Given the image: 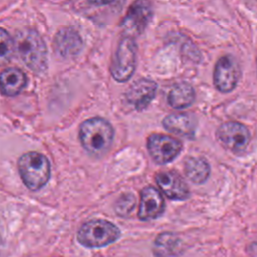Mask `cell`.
<instances>
[{
	"label": "cell",
	"mask_w": 257,
	"mask_h": 257,
	"mask_svg": "<svg viewBox=\"0 0 257 257\" xmlns=\"http://www.w3.org/2000/svg\"><path fill=\"white\" fill-rule=\"evenodd\" d=\"M15 49L23 62L35 73H41L47 67V49L41 35L32 28H23L16 32Z\"/></svg>",
	"instance_id": "cell-1"
},
{
	"label": "cell",
	"mask_w": 257,
	"mask_h": 257,
	"mask_svg": "<svg viewBox=\"0 0 257 257\" xmlns=\"http://www.w3.org/2000/svg\"><path fill=\"white\" fill-rule=\"evenodd\" d=\"M111 124L102 117H92L84 120L79 127V140L86 152L91 155H101L111 145L113 139Z\"/></svg>",
	"instance_id": "cell-2"
},
{
	"label": "cell",
	"mask_w": 257,
	"mask_h": 257,
	"mask_svg": "<svg viewBox=\"0 0 257 257\" xmlns=\"http://www.w3.org/2000/svg\"><path fill=\"white\" fill-rule=\"evenodd\" d=\"M18 170L23 183L31 191L41 189L50 178L49 161L40 153L23 154L18 160Z\"/></svg>",
	"instance_id": "cell-3"
},
{
	"label": "cell",
	"mask_w": 257,
	"mask_h": 257,
	"mask_svg": "<svg viewBox=\"0 0 257 257\" xmlns=\"http://www.w3.org/2000/svg\"><path fill=\"white\" fill-rule=\"evenodd\" d=\"M119 229L106 220L93 219L85 222L77 232V241L87 248H100L115 242Z\"/></svg>",
	"instance_id": "cell-4"
},
{
	"label": "cell",
	"mask_w": 257,
	"mask_h": 257,
	"mask_svg": "<svg viewBox=\"0 0 257 257\" xmlns=\"http://www.w3.org/2000/svg\"><path fill=\"white\" fill-rule=\"evenodd\" d=\"M137 45L134 38L123 36L116 47L110 65V73L118 82H124L131 78L136 68Z\"/></svg>",
	"instance_id": "cell-5"
},
{
	"label": "cell",
	"mask_w": 257,
	"mask_h": 257,
	"mask_svg": "<svg viewBox=\"0 0 257 257\" xmlns=\"http://www.w3.org/2000/svg\"><path fill=\"white\" fill-rule=\"evenodd\" d=\"M241 69L238 61L232 55L221 56L214 68V85L223 93L232 91L238 84Z\"/></svg>",
	"instance_id": "cell-6"
},
{
	"label": "cell",
	"mask_w": 257,
	"mask_h": 257,
	"mask_svg": "<svg viewBox=\"0 0 257 257\" xmlns=\"http://www.w3.org/2000/svg\"><path fill=\"white\" fill-rule=\"evenodd\" d=\"M183 149L182 143L176 138L153 134L148 139V150L153 160L160 165H165L174 161Z\"/></svg>",
	"instance_id": "cell-7"
},
{
	"label": "cell",
	"mask_w": 257,
	"mask_h": 257,
	"mask_svg": "<svg viewBox=\"0 0 257 257\" xmlns=\"http://www.w3.org/2000/svg\"><path fill=\"white\" fill-rule=\"evenodd\" d=\"M220 143L228 150L234 153L244 151L250 141V132L248 127L238 121L223 122L216 132Z\"/></svg>",
	"instance_id": "cell-8"
},
{
	"label": "cell",
	"mask_w": 257,
	"mask_h": 257,
	"mask_svg": "<svg viewBox=\"0 0 257 257\" xmlns=\"http://www.w3.org/2000/svg\"><path fill=\"white\" fill-rule=\"evenodd\" d=\"M152 15L153 9L149 2H134L130 6L121 22V27L123 28L124 36L134 38L135 36L140 35L147 27L148 23L152 18Z\"/></svg>",
	"instance_id": "cell-9"
},
{
	"label": "cell",
	"mask_w": 257,
	"mask_h": 257,
	"mask_svg": "<svg viewBox=\"0 0 257 257\" xmlns=\"http://www.w3.org/2000/svg\"><path fill=\"white\" fill-rule=\"evenodd\" d=\"M156 182L161 191L171 200L185 201L190 197V189L185 180L175 171L157 174Z\"/></svg>",
	"instance_id": "cell-10"
},
{
	"label": "cell",
	"mask_w": 257,
	"mask_h": 257,
	"mask_svg": "<svg viewBox=\"0 0 257 257\" xmlns=\"http://www.w3.org/2000/svg\"><path fill=\"white\" fill-rule=\"evenodd\" d=\"M157 88V83L152 79H138L126 90L125 99L135 109L143 110L154 99Z\"/></svg>",
	"instance_id": "cell-11"
},
{
	"label": "cell",
	"mask_w": 257,
	"mask_h": 257,
	"mask_svg": "<svg viewBox=\"0 0 257 257\" xmlns=\"http://www.w3.org/2000/svg\"><path fill=\"white\" fill-rule=\"evenodd\" d=\"M165 211V200L154 187H146L141 192V202L138 216L142 221H151L159 218Z\"/></svg>",
	"instance_id": "cell-12"
},
{
	"label": "cell",
	"mask_w": 257,
	"mask_h": 257,
	"mask_svg": "<svg viewBox=\"0 0 257 257\" xmlns=\"http://www.w3.org/2000/svg\"><path fill=\"white\" fill-rule=\"evenodd\" d=\"M54 48L57 54L64 58L75 56L82 48L81 37L74 28L62 27L55 35Z\"/></svg>",
	"instance_id": "cell-13"
},
{
	"label": "cell",
	"mask_w": 257,
	"mask_h": 257,
	"mask_svg": "<svg viewBox=\"0 0 257 257\" xmlns=\"http://www.w3.org/2000/svg\"><path fill=\"white\" fill-rule=\"evenodd\" d=\"M164 127L173 134L182 137H193L196 131V119L190 113H171L163 119Z\"/></svg>",
	"instance_id": "cell-14"
},
{
	"label": "cell",
	"mask_w": 257,
	"mask_h": 257,
	"mask_svg": "<svg viewBox=\"0 0 257 257\" xmlns=\"http://www.w3.org/2000/svg\"><path fill=\"white\" fill-rule=\"evenodd\" d=\"M25 73L17 67H7L0 73V92L6 96L17 95L26 85Z\"/></svg>",
	"instance_id": "cell-15"
},
{
	"label": "cell",
	"mask_w": 257,
	"mask_h": 257,
	"mask_svg": "<svg viewBox=\"0 0 257 257\" xmlns=\"http://www.w3.org/2000/svg\"><path fill=\"white\" fill-rule=\"evenodd\" d=\"M183 251L181 239L172 232H164L158 235L153 246L155 257H178Z\"/></svg>",
	"instance_id": "cell-16"
},
{
	"label": "cell",
	"mask_w": 257,
	"mask_h": 257,
	"mask_svg": "<svg viewBox=\"0 0 257 257\" xmlns=\"http://www.w3.org/2000/svg\"><path fill=\"white\" fill-rule=\"evenodd\" d=\"M195 89L186 81L176 83L168 93V103L176 109L189 107L195 100Z\"/></svg>",
	"instance_id": "cell-17"
},
{
	"label": "cell",
	"mask_w": 257,
	"mask_h": 257,
	"mask_svg": "<svg viewBox=\"0 0 257 257\" xmlns=\"http://www.w3.org/2000/svg\"><path fill=\"white\" fill-rule=\"evenodd\" d=\"M185 174L194 184L205 183L210 176V165L201 157H190L185 163Z\"/></svg>",
	"instance_id": "cell-18"
},
{
	"label": "cell",
	"mask_w": 257,
	"mask_h": 257,
	"mask_svg": "<svg viewBox=\"0 0 257 257\" xmlns=\"http://www.w3.org/2000/svg\"><path fill=\"white\" fill-rule=\"evenodd\" d=\"M14 48V40L5 29L0 27V65L7 63L11 59Z\"/></svg>",
	"instance_id": "cell-19"
},
{
	"label": "cell",
	"mask_w": 257,
	"mask_h": 257,
	"mask_svg": "<svg viewBox=\"0 0 257 257\" xmlns=\"http://www.w3.org/2000/svg\"><path fill=\"white\" fill-rule=\"evenodd\" d=\"M136 198L133 194H123L121 195L114 205L115 213L120 217L127 216L135 208Z\"/></svg>",
	"instance_id": "cell-20"
},
{
	"label": "cell",
	"mask_w": 257,
	"mask_h": 257,
	"mask_svg": "<svg viewBox=\"0 0 257 257\" xmlns=\"http://www.w3.org/2000/svg\"><path fill=\"white\" fill-rule=\"evenodd\" d=\"M250 253L254 257H257V242H254L250 245Z\"/></svg>",
	"instance_id": "cell-21"
},
{
	"label": "cell",
	"mask_w": 257,
	"mask_h": 257,
	"mask_svg": "<svg viewBox=\"0 0 257 257\" xmlns=\"http://www.w3.org/2000/svg\"><path fill=\"white\" fill-rule=\"evenodd\" d=\"M57 257H58V256H57Z\"/></svg>",
	"instance_id": "cell-22"
}]
</instances>
